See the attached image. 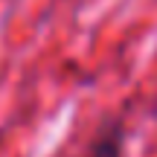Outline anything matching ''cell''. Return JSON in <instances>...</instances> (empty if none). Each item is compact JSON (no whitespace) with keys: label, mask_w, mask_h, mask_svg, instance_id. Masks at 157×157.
Segmentation results:
<instances>
[{"label":"cell","mask_w":157,"mask_h":157,"mask_svg":"<svg viewBox=\"0 0 157 157\" xmlns=\"http://www.w3.org/2000/svg\"><path fill=\"white\" fill-rule=\"evenodd\" d=\"M84 157H122V125L111 122Z\"/></svg>","instance_id":"1"}]
</instances>
